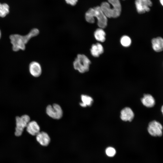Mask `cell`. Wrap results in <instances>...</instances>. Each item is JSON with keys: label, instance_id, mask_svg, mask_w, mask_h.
Returning a JSON list of instances; mask_svg holds the SVG:
<instances>
[{"label": "cell", "instance_id": "6da1fadb", "mask_svg": "<svg viewBox=\"0 0 163 163\" xmlns=\"http://www.w3.org/2000/svg\"><path fill=\"white\" fill-rule=\"evenodd\" d=\"M39 33V30L37 29L34 28L25 36L18 34L11 35L10 36V39L12 45L13 50L14 51H17L20 50H24L25 48V45L30 40L37 35Z\"/></svg>", "mask_w": 163, "mask_h": 163}, {"label": "cell", "instance_id": "7a4b0ae2", "mask_svg": "<svg viewBox=\"0 0 163 163\" xmlns=\"http://www.w3.org/2000/svg\"><path fill=\"white\" fill-rule=\"evenodd\" d=\"M85 17L86 21L90 23L94 22V18H96L97 21V25L100 28H104L107 25V18L102 11L100 6L89 8L85 13Z\"/></svg>", "mask_w": 163, "mask_h": 163}, {"label": "cell", "instance_id": "3957f363", "mask_svg": "<svg viewBox=\"0 0 163 163\" xmlns=\"http://www.w3.org/2000/svg\"><path fill=\"white\" fill-rule=\"evenodd\" d=\"M108 2H104L100 8L107 18H116L121 14V6L119 0H108Z\"/></svg>", "mask_w": 163, "mask_h": 163}, {"label": "cell", "instance_id": "277c9868", "mask_svg": "<svg viewBox=\"0 0 163 163\" xmlns=\"http://www.w3.org/2000/svg\"><path fill=\"white\" fill-rule=\"evenodd\" d=\"M91 61L85 55L79 54L73 62L74 69L81 73L88 72L89 69Z\"/></svg>", "mask_w": 163, "mask_h": 163}, {"label": "cell", "instance_id": "5b68a950", "mask_svg": "<svg viewBox=\"0 0 163 163\" xmlns=\"http://www.w3.org/2000/svg\"><path fill=\"white\" fill-rule=\"evenodd\" d=\"M30 121V117L27 115L25 114L20 117H16L15 118V135L17 136H21L22 134L24 129L26 128Z\"/></svg>", "mask_w": 163, "mask_h": 163}, {"label": "cell", "instance_id": "8992f818", "mask_svg": "<svg viewBox=\"0 0 163 163\" xmlns=\"http://www.w3.org/2000/svg\"><path fill=\"white\" fill-rule=\"evenodd\" d=\"M46 111L49 117L55 119H60L63 115V111L61 107L56 104H54L52 105H48L46 108Z\"/></svg>", "mask_w": 163, "mask_h": 163}, {"label": "cell", "instance_id": "52a82bcc", "mask_svg": "<svg viewBox=\"0 0 163 163\" xmlns=\"http://www.w3.org/2000/svg\"><path fill=\"white\" fill-rule=\"evenodd\" d=\"M163 126L158 122L153 120L148 125V131L149 134L153 136H161L162 134Z\"/></svg>", "mask_w": 163, "mask_h": 163}, {"label": "cell", "instance_id": "ba28073f", "mask_svg": "<svg viewBox=\"0 0 163 163\" xmlns=\"http://www.w3.org/2000/svg\"><path fill=\"white\" fill-rule=\"evenodd\" d=\"M135 3L137 11L140 14L149 11L152 5L151 0H135Z\"/></svg>", "mask_w": 163, "mask_h": 163}, {"label": "cell", "instance_id": "9c48e42d", "mask_svg": "<svg viewBox=\"0 0 163 163\" xmlns=\"http://www.w3.org/2000/svg\"><path fill=\"white\" fill-rule=\"evenodd\" d=\"M29 70L30 74L35 77H39L42 73L41 65L37 62L33 61L30 63L29 66Z\"/></svg>", "mask_w": 163, "mask_h": 163}, {"label": "cell", "instance_id": "30bf717a", "mask_svg": "<svg viewBox=\"0 0 163 163\" xmlns=\"http://www.w3.org/2000/svg\"><path fill=\"white\" fill-rule=\"evenodd\" d=\"M36 139L40 145L45 146H47L50 141L48 134L43 131L40 132L36 135Z\"/></svg>", "mask_w": 163, "mask_h": 163}, {"label": "cell", "instance_id": "8fae6325", "mask_svg": "<svg viewBox=\"0 0 163 163\" xmlns=\"http://www.w3.org/2000/svg\"><path fill=\"white\" fill-rule=\"evenodd\" d=\"M26 130L32 136H36L40 132V127L35 121H30L26 127Z\"/></svg>", "mask_w": 163, "mask_h": 163}, {"label": "cell", "instance_id": "7c38bea8", "mask_svg": "<svg viewBox=\"0 0 163 163\" xmlns=\"http://www.w3.org/2000/svg\"><path fill=\"white\" fill-rule=\"evenodd\" d=\"M134 117V114L133 111L129 107L124 108L121 111L120 118L123 121H131Z\"/></svg>", "mask_w": 163, "mask_h": 163}, {"label": "cell", "instance_id": "4fadbf2b", "mask_svg": "<svg viewBox=\"0 0 163 163\" xmlns=\"http://www.w3.org/2000/svg\"><path fill=\"white\" fill-rule=\"evenodd\" d=\"M152 47L156 52H160L163 50V39L160 37L153 38L152 40Z\"/></svg>", "mask_w": 163, "mask_h": 163}, {"label": "cell", "instance_id": "5bb4252c", "mask_svg": "<svg viewBox=\"0 0 163 163\" xmlns=\"http://www.w3.org/2000/svg\"><path fill=\"white\" fill-rule=\"evenodd\" d=\"M143 104L148 107H153L155 104V101L153 97L149 94H145L141 99Z\"/></svg>", "mask_w": 163, "mask_h": 163}, {"label": "cell", "instance_id": "9a60e30c", "mask_svg": "<svg viewBox=\"0 0 163 163\" xmlns=\"http://www.w3.org/2000/svg\"><path fill=\"white\" fill-rule=\"evenodd\" d=\"M91 54L94 57H98L104 52L102 46L99 43L93 44L90 49Z\"/></svg>", "mask_w": 163, "mask_h": 163}, {"label": "cell", "instance_id": "2e32d148", "mask_svg": "<svg viewBox=\"0 0 163 163\" xmlns=\"http://www.w3.org/2000/svg\"><path fill=\"white\" fill-rule=\"evenodd\" d=\"M94 36L96 40L101 42H104L105 40L106 34L102 28L97 29L94 32Z\"/></svg>", "mask_w": 163, "mask_h": 163}, {"label": "cell", "instance_id": "e0dca14e", "mask_svg": "<svg viewBox=\"0 0 163 163\" xmlns=\"http://www.w3.org/2000/svg\"><path fill=\"white\" fill-rule=\"evenodd\" d=\"M81 99L82 102L80 103V104L83 107L91 106L93 102V99L91 97L86 95H82Z\"/></svg>", "mask_w": 163, "mask_h": 163}, {"label": "cell", "instance_id": "ac0fdd59", "mask_svg": "<svg viewBox=\"0 0 163 163\" xmlns=\"http://www.w3.org/2000/svg\"><path fill=\"white\" fill-rule=\"evenodd\" d=\"M9 6L7 4L0 3V17H5L9 13Z\"/></svg>", "mask_w": 163, "mask_h": 163}, {"label": "cell", "instance_id": "d6986e66", "mask_svg": "<svg viewBox=\"0 0 163 163\" xmlns=\"http://www.w3.org/2000/svg\"><path fill=\"white\" fill-rule=\"evenodd\" d=\"M120 42L121 44L123 46L127 47L131 45V40L129 37L124 35L121 37Z\"/></svg>", "mask_w": 163, "mask_h": 163}, {"label": "cell", "instance_id": "ffe728a7", "mask_svg": "<svg viewBox=\"0 0 163 163\" xmlns=\"http://www.w3.org/2000/svg\"><path fill=\"white\" fill-rule=\"evenodd\" d=\"M105 152L108 156L112 157L115 155L116 153V151L113 148L109 147L106 148Z\"/></svg>", "mask_w": 163, "mask_h": 163}, {"label": "cell", "instance_id": "44dd1931", "mask_svg": "<svg viewBox=\"0 0 163 163\" xmlns=\"http://www.w3.org/2000/svg\"><path fill=\"white\" fill-rule=\"evenodd\" d=\"M65 1L67 4L74 6L76 4L78 0H65Z\"/></svg>", "mask_w": 163, "mask_h": 163}, {"label": "cell", "instance_id": "7402d4cb", "mask_svg": "<svg viewBox=\"0 0 163 163\" xmlns=\"http://www.w3.org/2000/svg\"><path fill=\"white\" fill-rule=\"evenodd\" d=\"M159 1L161 4L163 6V0H159Z\"/></svg>", "mask_w": 163, "mask_h": 163}, {"label": "cell", "instance_id": "603a6c76", "mask_svg": "<svg viewBox=\"0 0 163 163\" xmlns=\"http://www.w3.org/2000/svg\"><path fill=\"white\" fill-rule=\"evenodd\" d=\"M161 111L162 113V114L163 115V105H162V106L161 107Z\"/></svg>", "mask_w": 163, "mask_h": 163}, {"label": "cell", "instance_id": "cb8c5ba5", "mask_svg": "<svg viewBox=\"0 0 163 163\" xmlns=\"http://www.w3.org/2000/svg\"><path fill=\"white\" fill-rule=\"evenodd\" d=\"M1 37V32L0 30V39Z\"/></svg>", "mask_w": 163, "mask_h": 163}]
</instances>
